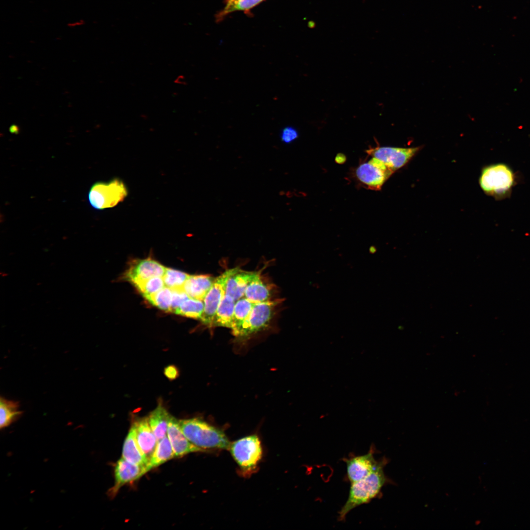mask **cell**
<instances>
[{
	"mask_svg": "<svg viewBox=\"0 0 530 530\" xmlns=\"http://www.w3.org/2000/svg\"><path fill=\"white\" fill-rule=\"evenodd\" d=\"M189 297L183 288L172 289L170 312L175 313L181 305Z\"/></svg>",
	"mask_w": 530,
	"mask_h": 530,
	"instance_id": "f1b7e54d",
	"label": "cell"
},
{
	"mask_svg": "<svg viewBox=\"0 0 530 530\" xmlns=\"http://www.w3.org/2000/svg\"><path fill=\"white\" fill-rule=\"evenodd\" d=\"M374 448L363 455L352 456L343 460L346 465V476L350 483L359 481L370 475L381 464L384 459L379 461L374 457Z\"/></svg>",
	"mask_w": 530,
	"mask_h": 530,
	"instance_id": "9c48e42d",
	"label": "cell"
},
{
	"mask_svg": "<svg viewBox=\"0 0 530 530\" xmlns=\"http://www.w3.org/2000/svg\"><path fill=\"white\" fill-rule=\"evenodd\" d=\"M298 136L299 133L297 130L291 126L284 128L280 134L281 140L285 144H290L293 142Z\"/></svg>",
	"mask_w": 530,
	"mask_h": 530,
	"instance_id": "f546056e",
	"label": "cell"
},
{
	"mask_svg": "<svg viewBox=\"0 0 530 530\" xmlns=\"http://www.w3.org/2000/svg\"><path fill=\"white\" fill-rule=\"evenodd\" d=\"M233 0H225V2H230V1H233Z\"/></svg>",
	"mask_w": 530,
	"mask_h": 530,
	"instance_id": "d6a6232c",
	"label": "cell"
},
{
	"mask_svg": "<svg viewBox=\"0 0 530 530\" xmlns=\"http://www.w3.org/2000/svg\"><path fill=\"white\" fill-rule=\"evenodd\" d=\"M144 297L159 309L170 312L172 290L170 288L165 286L157 292Z\"/></svg>",
	"mask_w": 530,
	"mask_h": 530,
	"instance_id": "484cf974",
	"label": "cell"
},
{
	"mask_svg": "<svg viewBox=\"0 0 530 530\" xmlns=\"http://www.w3.org/2000/svg\"><path fill=\"white\" fill-rule=\"evenodd\" d=\"M270 293L267 286L257 273L247 285L244 297L256 303L269 300Z\"/></svg>",
	"mask_w": 530,
	"mask_h": 530,
	"instance_id": "ffe728a7",
	"label": "cell"
},
{
	"mask_svg": "<svg viewBox=\"0 0 530 530\" xmlns=\"http://www.w3.org/2000/svg\"><path fill=\"white\" fill-rule=\"evenodd\" d=\"M144 296L157 292L165 287L162 277H155L132 283Z\"/></svg>",
	"mask_w": 530,
	"mask_h": 530,
	"instance_id": "4316f807",
	"label": "cell"
},
{
	"mask_svg": "<svg viewBox=\"0 0 530 530\" xmlns=\"http://www.w3.org/2000/svg\"><path fill=\"white\" fill-rule=\"evenodd\" d=\"M264 0H234L226 2L224 8L216 15V21L222 20L227 15L238 11H247Z\"/></svg>",
	"mask_w": 530,
	"mask_h": 530,
	"instance_id": "cb8c5ba5",
	"label": "cell"
},
{
	"mask_svg": "<svg viewBox=\"0 0 530 530\" xmlns=\"http://www.w3.org/2000/svg\"><path fill=\"white\" fill-rule=\"evenodd\" d=\"M229 270L217 277L204 300V310L200 320L204 324L212 326L217 309L226 293V283Z\"/></svg>",
	"mask_w": 530,
	"mask_h": 530,
	"instance_id": "30bf717a",
	"label": "cell"
},
{
	"mask_svg": "<svg viewBox=\"0 0 530 530\" xmlns=\"http://www.w3.org/2000/svg\"><path fill=\"white\" fill-rule=\"evenodd\" d=\"M23 411L20 410L19 402L8 400L2 397L0 399V428H4L18 420Z\"/></svg>",
	"mask_w": 530,
	"mask_h": 530,
	"instance_id": "44dd1931",
	"label": "cell"
},
{
	"mask_svg": "<svg viewBox=\"0 0 530 530\" xmlns=\"http://www.w3.org/2000/svg\"><path fill=\"white\" fill-rule=\"evenodd\" d=\"M203 310V301L189 297L181 305L175 314L200 319Z\"/></svg>",
	"mask_w": 530,
	"mask_h": 530,
	"instance_id": "d4e9b609",
	"label": "cell"
},
{
	"mask_svg": "<svg viewBox=\"0 0 530 530\" xmlns=\"http://www.w3.org/2000/svg\"><path fill=\"white\" fill-rule=\"evenodd\" d=\"M175 457L174 451L168 437L158 441L155 450L147 465L149 471Z\"/></svg>",
	"mask_w": 530,
	"mask_h": 530,
	"instance_id": "7402d4cb",
	"label": "cell"
},
{
	"mask_svg": "<svg viewBox=\"0 0 530 530\" xmlns=\"http://www.w3.org/2000/svg\"><path fill=\"white\" fill-rule=\"evenodd\" d=\"M254 303L243 297L238 300L235 305L231 329L237 337L243 324L249 315Z\"/></svg>",
	"mask_w": 530,
	"mask_h": 530,
	"instance_id": "603a6c76",
	"label": "cell"
},
{
	"mask_svg": "<svg viewBox=\"0 0 530 530\" xmlns=\"http://www.w3.org/2000/svg\"><path fill=\"white\" fill-rule=\"evenodd\" d=\"M122 457L132 464L140 466L147 467L149 463L137 442L132 425L123 444Z\"/></svg>",
	"mask_w": 530,
	"mask_h": 530,
	"instance_id": "e0dca14e",
	"label": "cell"
},
{
	"mask_svg": "<svg viewBox=\"0 0 530 530\" xmlns=\"http://www.w3.org/2000/svg\"><path fill=\"white\" fill-rule=\"evenodd\" d=\"M420 148V147L400 148L377 146L369 149L366 152L370 156L382 161L394 172L406 164Z\"/></svg>",
	"mask_w": 530,
	"mask_h": 530,
	"instance_id": "ba28073f",
	"label": "cell"
},
{
	"mask_svg": "<svg viewBox=\"0 0 530 530\" xmlns=\"http://www.w3.org/2000/svg\"><path fill=\"white\" fill-rule=\"evenodd\" d=\"M128 195L125 183L118 178L108 182H98L91 187L88 200L95 209L103 210L111 208L123 201Z\"/></svg>",
	"mask_w": 530,
	"mask_h": 530,
	"instance_id": "277c9868",
	"label": "cell"
},
{
	"mask_svg": "<svg viewBox=\"0 0 530 530\" xmlns=\"http://www.w3.org/2000/svg\"><path fill=\"white\" fill-rule=\"evenodd\" d=\"M231 453L239 467L245 472L254 470L262 456V448L256 435L246 436L230 444Z\"/></svg>",
	"mask_w": 530,
	"mask_h": 530,
	"instance_id": "5b68a950",
	"label": "cell"
},
{
	"mask_svg": "<svg viewBox=\"0 0 530 530\" xmlns=\"http://www.w3.org/2000/svg\"><path fill=\"white\" fill-rule=\"evenodd\" d=\"M393 172L382 161L372 157L357 167L355 177L365 188L378 190Z\"/></svg>",
	"mask_w": 530,
	"mask_h": 530,
	"instance_id": "8992f818",
	"label": "cell"
},
{
	"mask_svg": "<svg viewBox=\"0 0 530 530\" xmlns=\"http://www.w3.org/2000/svg\"><path fill=\"white\" fill-rule=\"evenodd\" d=\"M236 301L225 294L216 312L212 326H222L231 328L232 326Z\"/></svg>",
	"mask_w": 530,
	"mask_h": 530,
	"instance_id": "ac0fdd59",
	"label": "cell"
},
{
	"mask_svg": "<svg viewBox=\"0 0 530 530\" xmlns=\"http://www.w3.org/2000/svg\"><path fill=\"white\" fill-rule=\"evenodd\" d=\"M257 273L244 271L238 267L229 269L225 294L236 302L244 297L247 285Z\"/></svg>",
	"mask_w": 530,
	"mask_h": 530,
	"instance_id": "5bb4252c",
	"label": "cell"
},
{
	"mask_svg": "<svg viewBox=\"0 0 530 530\" xmlns=\"http://www.w3.org/2000/svg\"><path fill=\"white\" fill-rule=\"evenodd\" d=\"M277 302L268 300L255 303L237 337L245 338L266 327L272 318Z\"/></svg>",
	"mask_w": 530,
	"mask_h": 530,
	"instance_id": "52a82bcc",
	"label": "cell"
},
{
	"mask_svg": "<svg viewBox=\"0 0 530 530\" xmlns=\"http://www.w3.org/2000/svg\"><path fill=\"white\" fill-rule=\"evenodd\" d=\"M189 275L184 272L166 267L162 278L165 287L171 290L182 289Z\"/></svg>",
	"mask_w": 530,
	"mask_h": 530,
	"instance_id": "83f0119b",
	"label": "cell"
},
{
	"mask_svg": "<svg viewBox=\"0 0 530 530\" xmlns=\"http://www.w3.org/2000/svg\"><path fill=\"white\" fill-rule=\"evenodd\" d=\"M170 415L166 410L159 404L149 415V423L158 441L167 435L168 423Z\"/></svg>",
	"mask_w": 530,
	"mask_h": 530,
	"instance_id": "d6986e66",
	"label": "cell"
},
{
	"mask_svg": "<svg viewBox=\"0 0 530 530\" xmlns=\"http://www.w3.org/2000/svg\"><path fill=\"white\" fill-rule=\"evenodd\" d=\"M181 430L195 446L206 449H228L230 443L221 430L198 418L179 420Z\"/></svg>",
	"mask_w": 530,
	"mask_h": 530,
	"instance_id": "7a4b0ae2",
	"label": "cell"
},
{
	"mask_svg": "<svg viewBox=\"0 0 530 530\" xmlns=\"http://www.w3.org/2000/svg\"><path fill=\"white\" fill-rule=\"evenodd\" d=\"M346 160L345 156L341 153L338 154L335 158V161L337 163L339 164H342Z\"/></svg>",
	"mask_w": 530,
	"mask_h": 530,
	"instance_id": "1f68e13d",
	"label": "cell"
},
{
	"mask_svg": "<svg viewBox=\"0 0 530 530\" xmlns=\"http://www.w3.org/2000/svg\"><path fill=\"white\" fill-rule=\"evenodd\" d=\"M167 435L175 457H181L191 452L206 451L195 446L187 439L181 430L179 421L171 416L168 423Z\"/></svg>",
	"mask_w": 530,
	"mask_h": 530,
	"instance_id": "4fadbf2b",
	"label": "cell"
},
{
	"mask_svg": "<svg viewBox=\"0 0 530 530\" xmlns=\"http://www.w3.org/2000/svg\"><path fill=\"white\" fill-rule=\"evenodd\" d=\"M387 463V459L384 458L379 467L370 475L351 483L347 499L339 512V521L344 520L352 509L369 503L380 494L388 480L383 471Z\"/></svg>",
	"mask_w": 530,
	"mask_h": 530,
	"instance_id": "6da1fadb",
	"label": "cell"
},
{
	"mask_svg": "<svg viewBox=\"0 0 530 530\" xmlns=\"http://www.w3.org/2000/svg\"><path fill=\"white\" fill-rule=\"evenodd\" d=\"M165 376L169 380L175 379L179 376V371L177 368L173 365H169L166 367L164 370Z\"/></svg>",
	"mask_w": 530,
	"mask_h": 530,
	"instance_id": "4dcf8cb0",
	"label": "cell"
},
{
	"mask_svg": "<svg viewBox=\"0 0 530 530\" xmlns=\"http://www.w3.org/2000/svg\"><path fill=\"white\" fill-rule=\"evenodd\" d=\"M514 182L512 170L503 163L491 164L484 168L479 180L483 191L497 198H503L509 194Z\"/></svg>",
	"mask_w": 530,
	"mask_h": 530,
	"instance_id": "3957f363",
	"label": "cell"
},
{
	"mask_svg": "<svg viewBox=\"0 0 530 530\" xmlns=\"http://www.w3.org/2000/svg\"><path fill=\"white\" fill-rule=\"evenodd\" d=\"M215 279L207 275H189L183 289L190 297L203 301Z\"/></svg>",
	"mask_w": 530,
	"mask_h": 530,
	"instance_id": "2e32d148",
	"label": "cell"
},
{
	"mask_svg": "<svg viewBox=\"0 0 530 530\" xmlns=\"http://www.w3.org/2000/svg\"><path fill=\"white\" fill-rule=\"evenodd\" d=\"M166 267L157 261L150 259L133 261L125 273V278L132 283L155 277H162Z\"/></svg>",
	"mask_w": 530,
	"mask_h": 530,
	"instance_id": "7c38bea8",
	"label": "cell"
},
{
	"mask_svg": "<svg viewBox=\"0 0 530 530\" xmlns=\"http://www.w3.org/2000/svg\"><path fill=\"white\" fill-rule=\"evenodd\" d=\"M132 425L134 429L137 442L149 462L158 441L151 428L148 418L139 419L135 421Z\"/></svg>",
	"mask_w": 530,
	"mask_h": 530,
	"instance_id": "9a60e30c",
	"label": "cell"
},
{
	"mask_svg": "<svg viewBox=\"0 0 530 530\" xmlns=\"http://www.w3.org/2000/svg\"><path fill=\"white\" fill-rule=\"evenodd\" d=\"M148 472L146 466L132 464L123 457L116 463L114 468V484L107 492L108 496L114 498L124 484L138 479Z\"/></svg>",
	"mask_w": 530,
	"mask_h": 530,
	"instance_id": "8fae6325",
	"label": "cell"
}]
</instances>
